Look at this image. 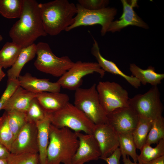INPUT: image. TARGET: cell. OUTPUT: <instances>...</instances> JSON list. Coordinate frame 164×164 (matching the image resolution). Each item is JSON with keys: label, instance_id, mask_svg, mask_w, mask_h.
I'll return each instance as SVG.
<instances>
[{"label": "cell", "instance_id": "cell-1", "mask_svg": "<svg viewBox=\"0 0 164 164\" xmlns=\"http://www.w3.org/2000/svg\"><path fill=\"white\" fill-rule=\"evenodd\" d=\"M38 4L35 0H23L21 14L9 31L12 42L22 48L34 43L39 37L47 35L43 28Z\"/></svg>", "mask_w": 164, "mask_h": 164}, {"label": "cell", "instance_id": "cell-2", "mask_svg": "<svg viewBox=\"0 0 164 164\" xmlns=\"http://www.w3.org/2000/svg\"><path fill=\"white\" fill-rule=\"evenodd\" d=\"M45 31L56 36L73 23L77 10L76 5L67 0H55L38 4Z\"/></svg>", "mask_w": 164, "mask_h": 164}, {"label": "cell", "instance_id": "cell-3", "mask_svg": "<svg viewBox=\"0 0 164 164\" xmlns=\"http://www.w3.org/2000/svg\"><path fill=\"white\" fill-rule=\"evenodd\" d=\"M75 132L67 128H58L51 124L47 150V164H72L79 146Z\"/></svg>", "mask_w": 164, "mask_h": 164}, {"label": "cell", "instance_id": "cell-4", "mask_svg": "<svg viewBox=\"0 0 164 164\" xmlns=\"http://www.w3.org/2000/svg\"><path fill=\"white\" fill-rule=\"evenodd\" d=\"M48 114L51 124L56 128L66 127L75 132L93 134L95 125L82 111L69 102L60 110Z\"/></svg>", "mask_w": 164, "mask_h": 164}, {"label": "cell", "instance_id": "cell-5", "mask_svg": "<svg viewBox=\"0 0 164 164\" xmlns=\"http://www.w3.org/2000/svg\"><path fill=\"white\" fill-rule=\"evenodd\" d=\"M94 83L88 88L75 90L74 105L95 125L107 123V114L101 106Z\"/></svg>", "mask_w": 164, "mask_h": 164}, {"label": "cell", "instance_id": "cell-6", "mask_svg": "<svg viewBox=\"0 0 164 164\" xmlns=\"http://www.w3.org/2000/svg\"><path fill=\"white\" fill-rule=\"evenodd\" d=\"M36 47L37 58L34 65L38 70L42 72L60 77L74 63L68 56H56L47 43L39 42Z\"/></svg>", "mask_w": 164, "mask_h": 164}, {"label": "cell", "instance_id": "cell-7", "mask_svg": "<svg viewBox=\"0 0 164 164\" xmlns=\"http://www.w3.org/2000/svg\"><path fill=\"white\" fill-rule=\"evenodd\" d=\"M76 6L77 12L73 24L67 29L68 32L81 26L100 25L101 26V34L105 35L111 22L117 14V10L114 8L106 7L96 10H90L84 8L78 3Z\"/></svg>", "mask_w": 164, "mask_h": 164}, {"label": "cell", "instance_id": "cell-8", "mask_svg": "<svg viewBox=\"0 0 164 164\" xmlns=\"http://www.w3.org/2000/svg\"><path fill=\"white\" fill-rule=\"evenodd\" d=\"M129 106L138 117L152 120L162 116L164 109L157 86H152L144 94L129 98Z\"/></svg>", "mask_w": 164, "mask_h": 164}, {"label": "cell", "instance_id": "cell-9", "mask_svg": "<svg viewBox=\"0 0 164 164\" xmlns=\"http://www.w3.org/2000/svg\"><path fill=\"white\" fill-rule=\"evenodd\" d=\"M96 89L100 103L107 114L116 109L129 106L128 92L119 84L100 81Z\"/></svg>", "mask_w": 164, "mask_h": 164}, {"label": "cell", "instance_id": "cell-10", "mask_svg": "<svg viewBox=\"0 0 164 164\" xmlns=\"http://www.w3.org/2000/svg\"><path fill=\"white\" fill-rule=\"evenodd\" d=\"M94 72L98 73L101 78L105 74V71L97 62L79 60L74 62L73 65L56 82L63 88L75 90L82 85L84 77Z\"/></svg>", "mask_w": 164, "mask_h": 164}, {"label": "cell", "instance_id": "cell-11", "mask_svg": "<svg viewBox=\"0 0 164 164\" xmlns=\"http://www.w3.org/2000/svg\"><path fill=\"white\" fill-rule=\"evenodd\" d=\"M39 152L38 130L36 124L27 122L14 139L10 153L14 154Z\"/></svg>", "mask_w": 164, "mask_h": 164}, {"label": "cell", "instance_id": "cell-12", "mask_svg": "<svg viewBox=\"0 0 164 164\" xmlns=\"http://www.w3.org/2000/svg\"><path fill=\"white\" fill-rule=\"evenodd\" d=\"M79 140V146L73 157L72 164H84L100 158L101 152L98 144L92 134L75 132Z\"/></svg>", "mask_w": 164, "mask_h": 164}, {"label": "cell", "instance_id": "cell-13", "mask_svg": "<svg viewBox=\"0 0 164 164\" xmlns=\"http://www.w3.org/2000/svg\"><path fill=\"white\" fill-rule=\"evenodd\" d=\"M92 134L98 144L101 159L110 156L119 147L118 134L108 123L95 125Z\"/></svg>", "mask_w": 164, "mask_h": 164}, {"label": "cell", "instance_id": "cell-14", "mask_svg": "<svg viewBox=\"0 0 164 164\" xmlns=\"http://www.w3.org/2000/svg\"><path fill=\"white\" fill-rule=\"evenodd\" d=\"M107 123L118 133H132L135 128L138 117L129 106L116 109L107 114Z\"/></svg>", "mask_w": 164, "mask_h": 164}, {"label": "cell", "instance_id": "cell-15", "mask_svg": "<svg viewBox=\"0 0 164 164\" xmlns=\"http://www.w3.org/2000/svg\"><path fill=\"white\" fill-rule=\"evenodd\" d=\"M121 1L123 7L122 14L118 20L111 22L108 32L119 31L129 26H137L145 29L149 28L148 25L138 15L134 10V7L137 6V0H132L130 2L125 0Z\"/></svg>", "mask_w": 164, "mask_h": 164}, {"label": "cell", "instance_id": "cell-16", "mask_svg": "<svg viewBox=\"0 0 164 164\" xmlns=\"http://www.w3.org/2000/svg\"><path fill=\"white\" fill-rule=\"evenodd\" d=\"M18 79L20 86L35 94L43 92H60L61 87L57 82H53L48 79L38 78L28 73L20 75Z\"/></svg>", "mask_w": 164, "mask_h": 164}, {"label": "cell", "instance_id": "cell-17", "mask_svg": "<svg viewBox=\"0 0 164 164\" xmlns=\"http://www.w3.org/2000/svg\"><path fill=\"white\" fill-rule=\"evenodd\" d=\"M93 39L94 43L91 49V53L95 57L101 67L105 72L107 71L122 77L133 87L138 88L141 85L139 81L132 76H130L125 74L114 62L103 57L101 53L97 42L94 38Z\"/></svg>", "mask_w": 164, "mask_h": 164}, {"label": "cell", "instance_id": "cell-18", "mask_svg": "<svg viewBox=\"0 0 164 164\" xmlns=\"http://www.w3.org/2000/svg\"><path fill=\"white\" fill-rule=\"evenodd\" d=\"M36 98L47 114L61 109L69 102V96L60 92H43L37 94Z\"/></svg>", "mask_w": 164, "mask_h": 164}, {"label": "cell", "instance_id": "cell-19", "mask_svg": "<svg viewBox=\"0 0 164 164\" xmlns=\"http://www.w3.org/2000/svg\"><path fill=\"white\" fill-rule=\"evenodd\" d=\"M36 95L20 86L5 103L2 109L6 111L14 110L26 113L31 101Z\"/></svg>", "mask_w": 164, "mask_h": 164}, {"label": "cell", "instance_id": "cell-20", "mask_svg": "<svg viewBox=\"0 0 164 164\" xmlns=\"http://www.w3.org/2000/svg\"><path fill=\"white\" fill-rule=\"evenodd\" d=\"M38 130V141L40 164H47V150L49 142V128L51 123L47 114L43 119L36 123Z\"/></svg>", "mask_w": 164, "mask_h": 164}, {"label": "cell", "instance_id": "cell-21", "mask_svg": "<svg viewBox=\"0 0 164 164\" xmlns=\"http://www.w3.org/2000/svg\"><path fill=\"white\" fill-rule=\"evenodd\" d=\"M130 70L132 76L136 78L143 85L149 84L152 86H157L164 78V74L156 73L155 68L150 66L143 69L134 63L130 65Z\"/></svg>", "mask_w": 164, "mask_h": 164}, {"label": "cell", "instance_id": "cell-22", "mask_svg": "<svg viewBox=\"0 0 164 164\" xmlns=\"http://www.w3.org/2000/svg\"><path fill=\"white\" fill-rule=\"evenodd\" d=\"M36 53V45L35 43L22 48L16 60L7 71L8 80L18 79L24 66L35 57Z\"/></svg>", "mask_w": 164, "mask_h": 164}, {"label": "cell", "instance_id": "cell-23", "mask_svg": "<svg viewBox=\"0 0 164 164\" xmlns=\"http://www.w3.org/2000/svg\"><path fill=\"white\" fill-rule=\"evenodd\" d=\"M22 48L12 42H7L0 50V64L4 68L11 67L20 53Z\"/></svg>", "mask_w": 164, "mask_h": 164}, {"label": "cell", "instance_id": "cell-24", "mask_svg": "<svg viewBox=\"0 0 164 164\" xmlns=\"http://www.w3.org/2000/svg\"><path fill=\"white\" fill-rule=\"evenodd\" d=\"M152 121L138 117L137 124L132 132V135L137 149L140 150L145 144Z\"/></svg>", "mask_w": 164, "mask_h": 164}, {"label": "cell", "instance_id": "cell-25", "mask_svg": "<svg viewBox=\"0 0 164 164\" xmlns=\"http://www.w3.org/2000/svg\"><path fill=\"white\" fill-rule=\"evenodd\" d=\"M150 145L145 144L140 150L137 159L139 164H143L164 155V139L160 140L155 147Z\"/></svg>", "mask_w": 164, "mask_h": 164}, {"label": "cell", "instance_id": "cell-26", "mask_svg": "<svg viewBox=\"0 0 164 164\" xmlns=\"http://www.w3.org/2000/svg\"><path fill=\"white\" fill-rule=\"evenodd\" d=\"M23 0H0V14L8 19L20 17Z\"/></svg>", "mask_w": 164, "mask_h": 164}, {"label": "cell", "instance_id": "cell-27", "mask_svg": "<svg viewBox=\"0 0 164 164\" xmlns=\"http://www.w3.org/2000/svg\"><path fill=\"white\" fill-rule=\"evenodd\" d=\"M119 148L122 157L130 156L134 162H137V154L135 144L132 133L118 134Z\"/></svg>", "mask_w": 164, "mask_h": 164}, {"label": "cell", "instance_id": "cell-28", "mask_svg": "<svg viewBox=\"0 0 164 164\" xmlns=\"http://www.w3.org/2000/svg\"><path fill=\"white\" fill-rule=\"evenodd\" d=\"M162 139H164V118L161 116L153 120L145 144L158 143Z\"/></svg>", "mask_w": 164, "mask_h": 164}, {"label": "cell", "instance_id": "cell-29", "mask_svg": "<svg viewBox=\"0 0 164 164\" xmlns=\"http://www.w3.org/2000/svg\"><path fill=\"white\" fill-rule=\"evenodd\" d=\"M6 112L8 124L15 138L21 129L27 123L26 113L14 110Z\"/></svg>", "mask_w": 164, "mask_h": 164}, {"label": "cell", "instance_id": "cell-30", "mask_svg": "<svg viewBox=\"0 0 164 164\" xmlns=\"http://www.w3.org/2000/svg\"><path fill=\"white\" fill-rule=\"evenodd\" d=\"M14 139V135L8 124L7 113L5 111L0 117V142L10 152Z\"/></svg>", "mask_w": 164, "mask_h": 164}, {"label": "cell", "instance_id": "cell-31", "mask_svg": "<svg viewBox=\"0 0 164 164\" xmlns=\"http://www.w3.org/2000/svg\"><path fill=\"white\" fill-rule=\"evenodd\" d=\"M26 114L27 122L36 124L44 119L47 114L35 97L31 101Z\"/></svg>", "mask_w": 164, "mask_h": 164}, {"label": "cell", "instance_id": "cell-32", "mask_svg": "<svg viewBox=\"0 0 164 164\" xmlns=\"http://www.w3.org/2000/svg\"><path fill=\"white\" fill-rule=\"evenodd\" d=\"M7 164H39L38 153L14 154L10 153L6 159Z\"/></svg>", "mask_w": 164, "mask_h": 164}, {"label": "cell", "instance_id": "cell-33", "mask_svg": "<svg viewBox=\"0 0 164 164\" xmlns=\"http://www.w3.org/2000/svg\"><path fill=\"white\" fill-rule=\"evenodd\" d=\"M78 3L84 8L96 10L106 7L109 1L107 0H78Z\"/></svg>", "mask_w": 164, "mask_h": 164}, {"label": "cell", "instance_id": "cell-34", "mask_svg": "<svg viewBox=\"0 0 164 164\" xmlns=\"http://www.w3.org/2000/svg\"><path fill=\"white\" fill-rule=\"evenodd\" d=\"M20 86L18 79L8 80L6 88L0 98L7 101Z\"/></svg>", "mask_w": 164, "mask_h": 164}, {"label": "cell", "instance_id": "cell-35", "mask_svg": "<svg viewBox=\"0 0 164 164\" xmlns=\"http://www.w3.org/2000/svg\"><path fill=\"white\" fill-rule=\"evenodd\" d=\"M121 156V151L118 147L110 156L102 159L105 161L108 164H120V159Z\"/></svg>", "mask_w": 164, "mask_h": 164}, {"label": "cell", "instance_id": "cell-36", "mask_svg": "<svg viewBox=\"0 0 164 164\" xmlns=\"http://www.w3.org/2000/svg\"><path fill=\"white\" fill-rule=\"evenodd\" d=\"M10 153L7 149L0 142V159H6Z\"/></svg>", "mask_w": 164, "mask_h": 164}, {"label": "cell", "instance_id": "cell-37", "mask_svg": "<svg viewBox=\"0 0 164 164\" xmlns=\"http://www.w3.org/2000/svg\"><path fill=\"white\" fill-rule=\"evenodd\" d=\"M143 164H164V155Z\"/></svg>", "mask_w": 164, "mask_h": 164}, {"label": "cell", "instance_id": "cell-38", "mask_svg": "<svg viewBox=\"0 0 164 164\" xmlns=\"http://www.w3.org/2000/svg\"><path fill=\"white\" fill-rule=\"evenodd\" d=\"M122 157L124 164H139L138 163L133 162L131 161L128 156L127 157H126V156Z\"/></svg>", "mask_w": 164, "mask_h": 164}, {"label": "cell", "instance_id": "cell-39", "mask_svg": "<svg viewBox=\"0 0 164 164\" xmlns=\"http://www.w3.org/2000/svg\"><path fill=\"white\" fill-rule=\"evenodd\" d=\"M2 67L0 64V81H1L5 75V74L2 70Z\"/></svg>", "mask_w": 164, "mask_h": 164}, {"label": "cell", "instance_id": "cell-40", "mask_svg": "<svg viewBox=\"0 0 164 164\" xmlns=\"http://www.w3.org/2000/svg\"><path fill=\"white\" fill-rule=\"evenodd\" d=\"M6 101L4 99L0 98V111L2 109V107Z\"/></svg>", "mask_w": 164, "mask_h": 164}, {"label": "cell", "instance_id": "cell-41", "mask_svg": "<svg viewBox=\"0 0 164 164\" xmlns=\"http://www.w3.org/2000/svg\"><path fill=\"white\" fill-rule=\"evenodd\" d=\"M0 164H7L6 159H0Z\"/></svg>", "mask_w": 164, "mask_h": 164}, {"label": "cell", "instance_id": "cell-42", "mask_svg": "<svg viewBox=\"0 0 164 164\" xmlns=\"http://www.w3.org/2000/svg\"><path fill=\"white\" fill-rule=\"evenodd\" d=\"M2 39H3V37L2 36V35H0V42L2 41Z\"/></svg>", "mask_w": 164, "mask_h": 164}, {"label": "cell", "instance_id": "cell-43", "mask_svg": "<svg viewBox=\"0 0 164 164\" xmlns=\"http://www.w3.org/2000/svg\"><path fill=\"white\" fill-rule=\"evenodd\" d=\"M39 164H40L39 163Z\"/></svg>", "mask_w": 164, "mask_h": 164}]
</instances>
